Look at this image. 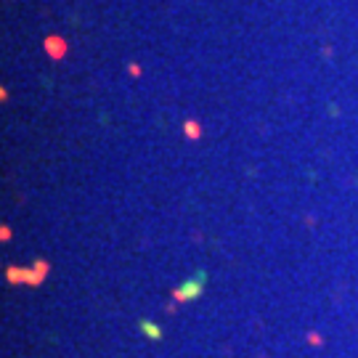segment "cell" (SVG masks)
<instances>
[{"label": "cell", "mask_w": 358, "mask_h": 358, "mask_svg": "<svg viewBox=\"0 0 358 358\" xmlns=\"http://www.w3.org/2000/svg\"><path fill=\"white\" fill-rule=\"evenodd\" d=\"M205 282H207V273H205V271H196V273L189 279V282H183V284L173 292V297L181 300V303L194 300V297H199V294H202V289H205Z\"/></svg>", "instance_id": "1"}, {"label": "cell", "mask_w": 358, "mask_h": 358, "mask_svg": "<svg viewBox=\"0 0 358 358\" xmlns=\"http://www.w3.org/2000/svg\"><path fill=\"white\" fill-rule=\"evenodd\" d=\"M183 128H186V135H189V138H199L202 135V128L196 125V122H186Z\"/></svg>", "instance_id": "3"}, {"label": "cell", "mask_w": 358, "mask_h": 358, "mask_svg": "<svg viewBox=\"0 0 358 358\" xmlns=\"http://www.w3.org/2000/svg\"><path fill=\"white\" fill-rule=\"evenodd\" d=\"M138 329H141L149 340H162V329L154 321H141V324H138Z\"/></svg>", "instance_id": "2"}]
</instances>
